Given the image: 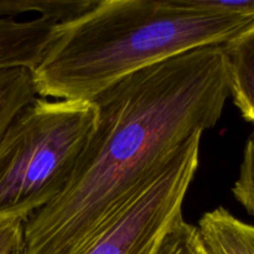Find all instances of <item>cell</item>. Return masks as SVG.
<instances>
[{
	"mask_svg": "<svg viewBox=\"0 0 254 254\" xmlns=\"http://www.w3.org/2000/svg\"><path fill=\"white\" fill-rule=\"evenodd\" d=\"M254 25V0H97L57 26L32 69L37 94L92 101L129 74Z\"/></svg>",
	"mask_w": 254,
	"mask_h": 254,
	"instance_id": "7a4b0ae2",
	"label": "cell"
},
{
	"mask_svg": "<svg viewBox=\"0 0 254 254\" xmlns=\"http://www.w3.org/2000/svg\"><path fill=\"white\" fill-rule=\"evenodd\" d=\"M232 191L236 200L254 217V131L246 143L240 175Z\"/></svg>",
	"mask_w": 254,
	"mask_h": 254,
	"instance_id": "8fae6325",
	"label": "cell"
},
{
	"mask_svg": "<svg viewBox=\"0 0 254 254\" xmlns=\"http://www.w3.org/2000/svg\"><path fill=\"white\" fill-rule=\"evenodd\" d=\"M231 96L223 45L129 74L92 99L96 124L64 192L24 222L25 254H69Z\"/></svg>",
	"mask_w": 254,
	"mask_h": 254,
	"instance_id": "6da1fadb",
	"label": "cell"
},
{
	"mask_svg": "<svg viewBox=\"0 0 254 254\" xmlns=\"http://www.w3.org/2000/svg\"><path fill=\"white\" fill-rule=\"evenodd\" d=\"M89 0H0V16L15 19L25 12H37L57 24L71 21L91 9Z\"/></svg>",
	"mask_w": 254,
	"mask_h": 254,
	"instance_id": "9c48e42d",
	"label": "cell"
},
{
	"mask_svg": "<svg viewBox=\"0 0 254 254\" xmlns=\"http://www.w3.org/2000/svg\"><path fill=\"white\" fill-rule=\"evenodd\" d=\"M201 135L189 138L69 254H155L183 218L184 201L198 168Z\"/></svg>",
	"mask_w": 254,
	"mask_h": 254,
	"instance_id": "277c9868",
	"label": "cell"
},
{
	"mask_svg": "<svg viewBox=\"0 0 254 254\" xmlns=\"http://www.w3.org/2000/svg\"><path fill=\"white\" fill-rule=\"evenodd\" d=\"M155 254H210L198 228L186 222L184 218L179 220L170 228Z\"/></svg>",
	"mask_w": 254,
	"mask_h": 254,
	"instance_id": "30bf717a",
	"label": "cell"
},
{
	"mask_svg": "<svg viewBox=\"0 0 254 254\" xmlns=\"http://www.w3.org/2000/svg\"><path fill=\"white\" fill-rule=\"evenodd\" d=\"M92 101L36 98L0 139V220L26 221L71 180L96 124Z\"/></svg>",
	"mask_w": 254,
	"mask_h": 254,
	"instance_id": "3957f363",
	"label": "cell"
},
{
	"mask_svg": "<svg viewBox=\"0 0 254 254\" xmlns=\"http://www.w3.org/2000/svg\"><path fill=\"white\" fill-rule=\"evenodd\" d=\"M24 242V221L0 220V254H10Z\"/></svg>",
	"mask_w": 254,
	"mask_h": 254,
	"instance_id": "7c38bea8",
	"label": "cell"
},
{
	"mask_svg": "<svg viewBox=\"0 0 254 254\" xmlns=\"http://www.w3.org/2000/svg\"><path fill=\"white\" fill-rule=\"evenodd\" d=\"M10 254H25L24 253V242H22L20 246H17V247L15 248V250L12 251Z\"/></svg>",
	"mask_w": 254,
	"mask_h": 254,
	"instance_id": "4fadbf2b",
	"label": "cell"
},
{
	"mask_svg": "<svg viewBox=\"0 0 254 254\" xmlns=\"http://www.w3.org/2000/svg\"><path fill=\"white\" fill-rule=\"evenodd\" d=\"M59 25L45 16L25 21L0 17V71L17 67L32 71Z\"/></svg>",
	"mask_w": 254,
	"mask_h": 254,
	"instance_id": "5b68a950",
	"label": "cell"
},
{
	"mask_svg": "<svg viewBox=\"0 0 254 254\" xmlns=\"http://www.w3.org/2000/svg\"><path fill=\"white\" fill-rule=\"evenodd\" d=\"M36 96L32 71L22 67L0 71V139L14 117Z\"/></svg>",
	"mask_w": 254,
	"mask_h": 254,
	"instance_id": "ba28073f",
	"label": "cell"
},
{
	"mask_svg": "<svg viewBox=\"0 0 254 254\" xmlns=\"http://www.w3.org/2000/svg\"><path fill=\"white\" fill-rule=\"evenodd\" d=\"M230 92L247 122L254 124V25L223 45Z\"/></svg>",
	"mask_w": 254,
	"mask_h": 254,
	"instance_id": "8992f818",
	"label": "cell"
},
{
	"mask_svg": "<svg viewBox=\"0 0 254 254\" xmlns=\"http://www.w3.org/2000/svg\"><path fill=\"white\" fill-rule=\"evenodd\" d=\"M197 228L210 254H254V226L226 208L206 212Z\"/></svg>",
	"mask_w": 254,
	"mask_h": 254,
	"instance_id": "52a82bcc",
	"label": "cell"
}]
</instances>
